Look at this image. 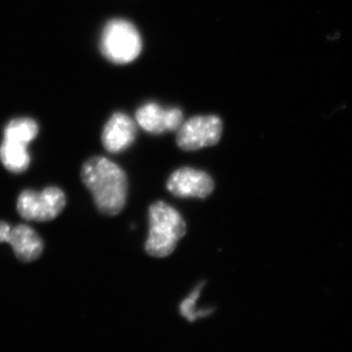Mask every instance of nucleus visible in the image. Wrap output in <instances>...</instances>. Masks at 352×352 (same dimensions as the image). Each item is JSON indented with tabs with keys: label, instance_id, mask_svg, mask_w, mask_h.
Masks as SVG:
<instances>
[{
	"label": "nucleus",
	"instance_id": "1",
	"mask_svg": "<svg viewBox=\"0 0 352 352\" xmlns=\"http://www.w3.org/2000/svg\"><path fill=\"white\" fill-rule=\"evenodd\" d=\"M80 176L83 184L94 196L99 212L113 217L124 210L127 196V177L117 164L107 157H90L83 164Z\"/></svg>",
	"mask_w": 352,
	"mask_h": 352
},
{
	"label": "nucleus",
	"instance_id": "2",
	"mask_svg": "<svg viewBox=\"0 0 352 352\" xmlns=\"http://www.w3.org/2000/svg\"><path fill=\"white\" fill-rule=\"evenodd\" d=\"M149 235L145 251L154 258H166L175 251L178 241L186 234V223L182 214L164 201L149 208Z\"/></svg>",
	"mask_w": 352,
	"mask_h": 352
},
{
	"label": "nucleus",
	"instance_id": "3",
	"mask_svg": "<svg viewBox=\"0 0 352 352\" xmlns=\"http://www.w3.org/2000/svg\"><path fill=\"white\" fill-rule=\"evenodd\" d=\"M103 56L113 64L131 63L142 51V38L135 25L124 19H113L104 27L100 38Z\"/></svg>",
	"mask_w": 352,
	"mask_h": 352
},
{
	"label": "nucleus",
	"instance_id": "4",
	"mask_svg": "<svg viewBox=\"0 0 352 352\" xmlns=\"http://www.w3.org/2000/svg\"><path fill=\"white\" fill-rule=\"evenodd\" d=\"M66 204V196L58 187H46L41 192L24 190L18 197L17 210L25 220L45 222L56 219Z\"/></svg>",
	"mask_w": 352,
	"mask_h": 352
},
{
	"label": "nucleus",
	"instance_id": "5",
	"mask_svg": "<svg viewBox=\"0 0 352 352\" xmlns=\"http://www.w3.org/2000/svg\"><path fill=\"white\" fill-rule=\"evenodd\" d=\"M222 131L223 124L217 116H197L183 122L177 131L176 143L184 151H196L217 145Z\"/></svg>",
	"mask_w": 352,
	"mask_h": 352
},
{
	"label": "nucleus",
	"instance_id": "6",
	"mask_svg": "<svg viewBox=\"0 0 352 352\" xmlns=\"http://www.w3.org/2000/svg\"><path fill=\"white\" fill-rule=\"evenodd\" d=\"M0 243H8L23 263L36 261L44 249L43 239L32 227L19 224L12 228L6 221H0Z\"/></svg>",
	"mask_w": 352,
	"mask_h": 352
},
{
	"label": "nucleus",
	"instance_id": "7",
	"mask_svg": "<svg viewBox=\"0 0 352 352\" xmlns=\"http://www.w3.org/2000/svg\"><path fill=\"white\" fill-rule=\"evenodd\" d=\"M168 191L180 198H208L214 192V182L205 171L191 168L175 170L166 183Z\"/></svg>",
	"mask_w": 352,
	"mask_h": 352
},
{
	"label": "nucleus",
	"instance_id": "8",
	"mask_svg": "<svg viewBox=\"0 0 352 352\" xmlns=\"http://www.w3.org/2000/svg\"><path fill=\"white\" fill-rule=\"evenodd\" d=\"M136 122L149 133L178 131L183 124V113L178 108H163L157 103H147L138 109Z\"/></svg>",
	"mask_w": 352,
	"mask_h": 352
},
{
	"label": "nucleus",
	"instance_id": "9",
	"mask_svg": "<svg viewBox=\"0 0 352 352\" xmlns=\"http://www.w3.org/2000/svg\"><path fill=\"white\" fill-rule=\"evenodd\" d=\"M135 122L124 113H115L102 132V143L108 152L117 154L131 147L135 140Z\"/></svg>",
	"mask_w": 352,
	"mask_h": 352
},
{
	"label": "nucleus",
	"instance_id": "10",
	"mask_svg": "<svg viewBox=\"0 0 352 352\" xmlns=\"http://www.w3.org/2000/svg\"><path fill=\"white\" fill-rule=\"evenodd\" d=\"M0 161L6 170L11 173H24L31 164V156L28 152V146L3 139L0 145Z\"/></svg>",
	"mask_w": 352,
	"mask_h": 352
},
{
	"label": "nucleus",
	"instance_id": "11",
	"mask_svg": "<svg viewBox=\"0 0 352 352\" xmlns=\"http://www.w3.org/2000/svg\"><path fill=\"white\" fill-rule=\"evenodd\" d=\"M3 133L6 140L15 141L28 146L38 136V126L36 120L30 118H18L7 124Z\"/></svg>",
	"mask_w": 352,
	"mask_h": 352
},
{
	"label": "nucleus",
	"instance_id": "12",
	"mask_svg": "<svg viewBox=\"0 0 352 352\" xmlns=\"http://www.w3.org/2000/svg\"><path fill=\"white\" fill-rule=\"evenodd\" d=\"M201 286H203V284L195 289V291L180 305V312H182L183 316L186 317L190 321H193L194 319H196L194 308H195L197 300H198L199 296H200Z\"/></svg>",
	"mask_w": 352,
	"mask_h": 352
}]
</instances>
